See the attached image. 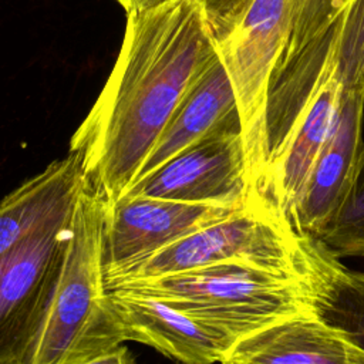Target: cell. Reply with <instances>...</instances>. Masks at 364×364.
I'll return each instance as SVG.
<instances>
[{"label": "cell", "mask_w": 364, "mask_h": 364, "mask_svg": "<svg viewBox=\"0 0 364 364\" xmlns=\"http://www.w3.org/2000/svg\"><path fill=\"white\" fill-rule=\"evenodd\" d=\"M218 55L198 0H173L127 14L122 46L92 108L70 139L87 186L105 206L119 200L179 104Z\"/></svg>", "instance_id": "cell-1"}, {"label": "cell", "mask_w": 364, "mask_h": 364, "mask_svg": "<svg viewBox=\"0 0 364 364\" xmlns=\"http://www.w3.org/2000/svg\"><path fill=\"white\" fill-rule=\"evenodd\" d=\"M203 6L237 102L247 202L259 203L266 171L269 94L290 40L293 0H206Z\"/></svg>", "instance_id": "cell-2"}, {"label": "cell", "mask_w": 364, "mask_h": 364, "mask_svg": "<svg viewBox=\"0 0 364 364\" xmlns=\"http://www.w3.org/2000/svg\"><path fill=\"white\" fill-rule=\"evenodd\" d=\"M105 203L85 183L70 219L61 276L30 364H82L122 344L102 276Z\"/></svg>", "instance_id": "cell-3"}, {"label": "cell", "mask_w": 364, "mask_h": 364, "mask_svg": "<svg viewBox=\"0 0 364 364\" xmlns=\"http://www.w3.org/2000/svg\"><path fill=\"white\" fill-rule=\"evenodd\" d=\"M159 297L237 338L304 310L294 272L247 262H225L109 287Z\"/></svg>", "instance_id": "cell-4"}, {"label": "cell", "mask_w": 364, "mask_h": 364, "mask_svg": "<svg viewBox=\"0 0 364 364\" xmlns=\"http://www.w3.org/2000/svg\"><path fill=\"white\" fill-rule=\"evenodd\" d=\"M73 206L50 215L0 255V364L31 361L61 276Z\"/></svg>", "instance_id": "cell-5"}, {"label": "cell", "mask_w": 364, "mask_h": 364, "mask_svg": "<svg viewBox=\"0 0 364 364\" xmlns=\"http://www.w3.org/2000/svg\"><path fill=\"white\" fill-rule=\"evenodd\" d=\"M296 232L272 209L247 203L129 266L102 273L105 289L225 262H247L293 272Z\"/></svg>", "instance_id": "cell-6"}, {"label": "cell", "mask_w": 364, "mask_h": 364, "mask_svg": "<svg viewBox=\"0 0 364 364\" xmlns=\"http://www.w3.org/2000/svg\"><path fill=\"white\" fill-rule=\"evenodd\" d=\"M124 196L246 206L249 176L240 127L222 129L191 145L135 181Z\"/></svg>", "instance_id": "cell-7"}, {"label": "cell", "mask_w": 364, "mask_h": 364, "mask_svg": "<svg viewBox=\"0 0 364 364\" xmlns=\"http://www.w3.org/2000/svg\"><path fill=\"white\" fill-rule=\"evenodd\" d=\"M105 303L122 343H142L178 364H223L237 341L226 328L151 294L112 289Z\"/></svg>", "instance_id": "cell-8"}, {"label": "cell", "mask_w": 364, "mask_h": 364, "mask_svg": "<svg viewBox=\"0 0 364 364\" xmlns=\"http://www.w3.org/2000/svg\"><path fill=\"white\" fill-rule=\"evenodd\" d=\"M245 206L122 196L105 206L102 273L136 263Z\"/></svg>", "instance_id": "cell-9"}, {"label": "cell", "mask_w": 364, "mask_h": 364, "mask_svg": "<svg viewBox=\"0 0 364 364\" xmlns=\"http://www.w3.org/2000/svg\"><path fill=\"white\" fill-rule=\"evenodd\" d=\"M343 92L344 87L338 74L336 21L330 28L323 63L306 92L264 191L263 203L286 222H289L314 161L327 139Z\"/></svg>", "instance_id": "cell-10"}, {"label": "cell", "mask_w": 364, "mask_h": 364, "mask_svg": "<svg viewBox=\"0 0 364 364\" xmlns=\"http://www.w3.org/2000/svg\"><path fill=\"white\" fill-rule=\"evenodd\" d=\"M364 92L344 90L331 129L290 215L299 235L317 237L343 203L363 149Z\"/></svg>", "instance_id": "cell-11"}, {"label": "cell", "mask_w": 364, "mask_h": 364, "mask_svg": "<svg viewBox=\"0 0 364 364\" xmlns=\"http://www.w3.org/2000/svg\"><path fill=\"white\" fill-rule=\"evenodd\" d=\"M293 272L304 307L364 350V273L344 266L318 239L299 233Z\"/></svg>", "instance_id": "cell-12"}, {"label": "cell", "mask_w": 364, "mask_h": 364, "mask_svg": "<svg viewBox=\"0 0 364 364\" xmlns=\"http://www.w3.org/2000/svg\"><path fill=\"white\" fill-rule=\"evenodd\" d=\"M223 364H364V350L304 309L237 338Z\"/></svg>", "instance_id": "cell-13"}, {"label": "cell", "mask_w": 364, "mask_h": 364, "mask_svg": "<svg viewBox=\"0 0 364 364\" xmlns=\"http://www.w3.org/2000/svg\"><path fill=\"white\" fill-rule=\"evenodd\" d=\"M230 127H240L237 102L229 74L218 54L179 104L135 181L191 145Z\"/></svg>", "instance_id": "cell-14"}, {"label": "cell", "mask_w": 364, "mask_h": 364, "mask_svg": "<svg viewBox=\"0 0 364 364\" xmlns=\"http://www.w3.org/2000/svg\"><path fill=\"white\" fill-rule=\"evenodd\" d=\"M85 186L80 158L53 161L0 200V255L50 215L71 206Z\"/></svg>", "instance_id": "cell-15"}, {"label": "cell", "mask_w": 364, "mask_h": 364, "mask_svg": "<svg viewBox=\"0 0 364 364\" xmlns=\"http://www.w3.org/2000/svg\"><path fill=\"white\" fill-rule=\"evenodd\" d=\"M337 256H364V145L348 192L316 237Z\"/></svg>", "instance_id": "cell-16"}, {"label": "cell", "mask_w": 364, "mask_h": 364, "mask_svg": "<svg viewBox=\"0 0 364 364\" xmlns=\"http://www.w3.org/2000/svg\"><path fill=\"white\" fill-rule=\"evenodd\" d=\"M351 0H293V27L276 80L306 50L320 43ZM273 82V81H272Z\"/></svg>", "instance_id": "cell-17"}, {"label": "cell", "mask_w": 364, "mask_h": 364, "mask_svg": "<svg viewBox=\"0 0 364 364\" xmlns=\"http://www.w3.org/2000/svg\"><path fill=\"white\" fill-rule=\"evenodd\" d=\"M337 58L344 90L364 92V0H351L337 20Z\"/></svg>", "instance_id": "cell-18"}, {"label": "cell", "mask_w": 364, "mask_h": 364, "mask_svg": "<svg viewBox=\"0 0 364 364\" xmlns=\"http://www.w3.org/2000/svg\"><path fill=\"white\" fill-rule=\"evenodd\" d=\"M82 364H136L132 353L128 347L119 344L105 353H101Z\"/></svg>", "instance_id": "cell-19"}, {"label": "cell", "mask_w": 364, "mask_h": 364, "mask_svg": "<svg viewBox=\"0 0 364 364\" xmlns=\"http://www.w3.org/2000/svg\"><path fill=\"white\" fill-rule=\"evenodd\" d=\"M115 1L125 10V14H128V13H132V11L146 10V9L155 7L158 4L173 1V0H115ZM198 1L202 3V4L206 3V0H198Z\"/></svg>", "instance_id": "cell-20"}]
</instances>
